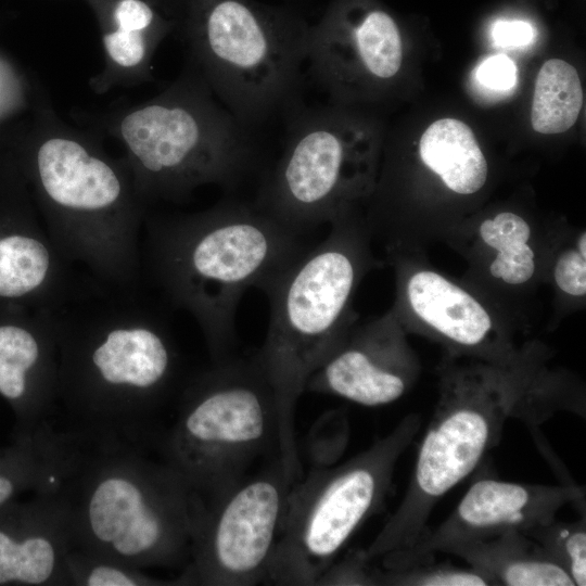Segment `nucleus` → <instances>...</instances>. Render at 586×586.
<instances>
[{
	"mask_svg": "<svg viewBox=\"0 0 586 586\" xmlns=\"http://www.w3.org/2000/svg\"><path fill=\"white\" fill-rule=\"evenodd\" d=\"M37 437L72 549L145 571L187 565L201 499L158 442L46 426Z\"/></svg>",
	"mask_w": 586,
	"mask_h": 586,
	"instance_id": "obj_1",
	"label": "nucleus"
},
{
	"mask_svg": "<svg viewBox=\"0 0 586 586\" xmlns=\"http://www.w3.org/2000/svg\"><path fill=\"white\" fill-rule=\"evenodd\" d=\"M142 293L94 284L54 310L58 396L44 425L160 440L161 410L181 390L180 355L164 315Z\"/></svg>",
	"mask_w": 586,
	"mask_h": 586,
	"instance_id": "obj_2",
	"label": "nucleus"
},
{
	"mask_svg": "<svg viewBox=\"0 0 586 586\" xmlns=\"http://www.w3.org/2000/svg\"><path fill=\"white\" fill-rule=\"evenodd\" d=\"M62 256L105 289L143 290L141 237L149 209L123 158L92 130L66 123L48 98L9 152Z\"/></svg>",
	"mask_w": 586,
	"mask_h": 586,
	"instance_id": "obj_3",
	"label": "nucleus"
},
{
	"mask_svg": "<svg viewBox=\"0 0 586 586\" xmlns=\"http://www.w3.org/2000/svg\"><path fill=\"white\" fill-rule=\"evenodd\" d=\"M308 245L253 201L225 199L194 213L149 211L141 237L143 284L198 323L212 361L232 355L235 314L250 288L264 291Z\"/></svg>",
	"mask_w": 586,
	"mask_h": 586,
	"instance_id": "obj_4",
	"label": "nucleus"
},
{
	"mask_svg": "<svg viewBox=\"0 0 586 586\" xmlns=\"http://www.w3.org/2000/svg\"><path fill=\"white\" fill-rule=\"evenodd\" d=\"M73 116L120 144V157L148 209L160 202L183 201L202 186L233 189L256 163L250 129L189 63L145 101L103 111L75 110Z\"/></svg>",
	"mask_w": 586,
	"mask_h": 586,
	"instance_id": "obj_5",
	"label": "nucleus"
},
{
	"mask_svg": "<svg viewBox=\"0 0 586 586\" xmlns=\"http://www.w3.org/2000/svg\"><path fill=\"white\" fill-rule=\"evenodd\" d=\"M524 380L485 368L447 375L405 496L362 549L368 561L407 550L420 538L434 507L499 443L508 420L517 418L536 434L559 408H566L549 394L526 390Z\"/></svg>",
	"mask_w": 586,
	"mask_h": 586,
	"instance_id": "obj_6",
	"label": "nucleus"
},
{
	"mask_svg": "<svg viewBox=\"0 0 586 586\" xmlns=\"http://www.w3.org/2000/svg\"><path fill=\"white\" fill-rule=\"evenodd\" d=\"M310 25L256 0H186L175 33L187 63L250 129L301 104Z\"/></svg>",
	"mask_w": 586,
	"mask_h": 586,
	"instance_id": "obj_7",
	"label": "nucleus"
},
{
	"mask_svg": "<svg viewBox=\"0 0 586 586\" xmlns=\"http://www.w3.org/2000/svg\"><path fill=\"white\" fill-rule=\"evenodd\" d=\"M330 235L308 246L264 292L270 318L255 354L276 398L278 456L289 475L301 477L295 411L309 377L339 345L357 277V255L340 218Z\"/></svg>",
	"mask_w": 586,
	"mask_h": 586,
	"instance_id": "obj_8",
	"label": "nucleus"
},
{
	"mask_svg": "<svg viewBox=\"0 0 586 586\" xmlns=\"http://www.w3.org/2000/svg\"><path fill=\"white\" fill-rule=\"evenodd\" d=\"M177 399L160 447L202 500L238 483L272 447L278 451L276 398L255 354L212 361Z\"/></svg>",
	"mask_w": 586,
	"mask_h": 586,
	"instance_id": "obj_9",
	"label": "nucleus"
},
{
	"mask_svg": "<svg viewBox=\"0 0 586 586\" xmlns=\"http://www.w3.org/2000/svg\"><path fill=\"white\" fill-rule=\"evenodd\" d=\"M421 416H405L385 436L339 464L311 467L292 484L265 583L317 585L390 491Z\"/></svg>",
	"mask_w": 586,
	"mask_h": 586,
	"instance_id": "obj_10",
	"label": "nucleus"
},
{
	"mask_svg": "<svg viewBox=\"0 0 586 586\" xmlns=\"http://www.w3.org/2000/svg\"><path fill=\"white\" fill-rule=\"evenodd\" d=\"M288 117L282 152L253 202L305 237L340 216L343 202L365 182L373 142L365 127L331 107L300 104Z\"/></svg>",
	"mask_w": 586,
	"mask_h": 586,
	"instance_id": "obj_11",
	"label": "nucleus"
},
{
	"mask_svg": "<svg viewBox=\"0 0 586 586\" xmlns=\"http://www.w3.org/2000/svg\"><path fill=\"white\" fill-rule=\"evenodd\" d=\"M293 480L279 456L224 493L202 500L191 555L178 585L265 582Z\"/></svg>",
	"mask_w": 586,
	"mask_h": 586,
	"instance_id": "obj_12",
	"label": "nucleus"
},
{
	"mask_svg": "<svg viewBox=\"0 0 586 586\" xmlns=\"http://www.w3.org/2000/svg\"><path fill=\"white\" fill-rule=\"evenodd\" d=\"M91 283L50 239L9 155L0 173V305L58 309Z\"/></svg>",
	"mask_w": 586,
	"mask_h": 586,
	"instance_id": "obj_13",
	"label": "nucleus"
},
{
	"mask_svg": "<svg viewBox=\"0 0 586 586\" xmlns=\"http://www.w3.org/2000/svg\"><path fill=\"white\" fill-rule=\"evenodd\" d=\"M585 487L527 484L484 477L466 492L453 512L434 530H426L407 550L383 558V570H396L446 552L450 547L527 528L557 517L569 504L584 501Z\"/></svg>",
	"mask_w": 586,
	"mask_h": 586,
	"instance_id": "obj_14",
	"label": "nucleus"
},
{
	"mask_svg": "<svg viewBox=\"0 0 586 586\" xmlns=\"http://www.w3.org/2000/svg\"><path fill=\"white\" fill-rule=\"evenodd\" d=\"M55 309L0 305V396L14 418L13 436L30 435L58 396Z\"/></svg>",
	"mask_w": 586,
	"mask_h": 586,
	"instance_id": "obj_15",
	"label": "nucleus"
},
{
	"mask_svg": "<svg viewBox=\"0 0 586 586\" xmlns=\"http://www.w3.org/2000/svg\"><path fill=\"white\" fill-rule=\"evenodd\" d=\"M403 63V42L393 17L379 9L336 3L310 25L306 65L313 80L339 94L355 68L390 80Z\"/></svg>",
	"mask_w": 586,
	"mask_h": 586,
	"instance_id": "obj_16",
	"label": "nucleus"
},
{
	"mask_svg": "<svg viewBox=\"0 0 586 586\" xmlns=\"http://www.w3.org/2000/svg\"><path fill=\"white\" fill-rule=\"evenodd\" d=\"M73 548L65 512L51 493L0 508V586H71Z\"/></svg>",
	"mask_w": 586,
	"mask_h": 586,
	"instance_id": "obj_17",
	"label": "nucleus"
},
{
	"mask_svg": "<svg viewBox=\"0 0 586 586\" xmlns=\"http://www.w3.org/2000/svg\"><path fill=\"white\" fill-rule=\"evenodd\" d=\"M409 382L410 366L406 354L381 326L353 340L344 336L309 377L305 391L378 407L399 399Z\"/></svg>",
	"mask_w": 586,
	"mask_h": 586,
	"instance_id": "obj_18",
	"label": "nucleus"
},
{
	"mask_svg": "<svg viewBox=\"0 0 586 586\" xmlns=\"http://www.w3.org/2000/svg\"><path fill=\"white\" fill-rule=\"evenodd\" d=\"M94 15L104 52L102 69L89 79L104 94L154 80L152 60L176 22L148 0H84Z\"/></svg>",
	"mask_w": 586,
	"mask_h": 586,
	"instance_id": "obj_19",
	"label": "nucleus"
},
{
	"mask_svg": "<svg viewBox=\"0 0 586 586\" xmlns=\"http://www.w3.org/2000/svg\"><path fill=\"white\" fill-rule=\"evenodd\" d=\"M445 553L462 559L489 585L575 586L570 575L520 531L458 544Z\"/></svg>",
	"mask_w": 586,
	"mask_h": 586,
	"instance_id": "obj_20",
	"label": "nucleus"
},
{
	"mask_svg": "<svg viewBox=\"0 0 586 586\" xmlns=\"http://www.w3.org/2000/svg\"><path fill=\"white\" fill-rule=\"evenodd\" d=\"M412 311L456 345L481 347L493 323L487 310L470 293L437 272L421 270L406 285Z\"/></svg>",
	"mask_w": 586,
	"mask_h": 586,
	"instance_id": "obj_21",
	"label": "nucleus"
},
{
	"mask_svg": "<svg viewBox=\"0 0 586 586\" xmlns=\"http://www.w3.org/2000/svg\"><path fill=\"white\" fill-rule=\"evenodd\" d=\"M420 156L448 189L477 192L487 178V163L471 128L456 118H442L423 132Z\"/></svg>",
	"mask_w": 586,
	"mask_h": 586,
	"instance_id": "obj_22",
	"label": "nucleus"
},
{
	"mask_svg": "<svg viewBox=\"0 0 586 586\" xmlns=\"http://www.w3.org/2000/svg\"><path fill=\"white\" fill-rule=\"evenodd\" d=\"M583 105V91L575 67L550 59L540 67L534 89L531 123L535 131L552 135L571 128Z\"/></svg>",
	"mask_w": 586,
	"mask_h": 586,
	"instance_id": "obj_23",
	"label": "nucleus"
},
{
	"mask_svg": "<svg viewBox=\"0 0 586 586\" xmlns=\"http://www.w3.org/2000/svg\"><path fill=\"white\" fill-rule=\"evenodd\" d=\"M485 244L497 251L489 266L491 275L508 284H522L535 271V255L527 244L531 237L528 224L510 212L485 219L479 229Z\"/></svg>",
	"mask_w": 586,
	"mask_h": 586,
	"instance_id": "obj_24",
	"label": "nucleus"
},
{
	"mask_svg": "<svg viewBox=\"0 0 586 586\" xmlns=\"http://www.w3.org/2000/svg\"><path fill=\"white\" fill-rule=\"evenodd\" d=\"M44 475V459L33 435L12 436L0 447V508L40 492Z\"/></svg>",
	"mask_w": 586,
	"mask_h": 586,
	"instance_id": "obj_25",
	"label": "nucleus"
},
{
	"mask_svg": "<svg viewBox=\"0 0 586 586\" xmlns=\"http://www.w3.org/2000/svg\"><path fill=\"white\" fill-rule=\"evenodd\" d=\"M535 540L572 578L586 585V520L560 521L556 518L523 532Z\"/></svg>",
	"mask_w": 586,
	"mask_h": 586,
	"instance_id": "obj_26",
	"label": "nucleus"
},
{
	"mask_svg": "<svg viewBox=\"0 0 586 586\" xmlns=\"http://www.w3.org/2000/svg\"><path fill=\"white\" fill-rule=\"evenodd\" d=\"M71 586H157L178 585L177 579H164L145 570L99 558L77 549L66 557Z\"/></svg>",
	"mask_w": 586,
	"mask_h": 586,
	"instance_id": "obj_27",
	"label": "nucleus"
},
{
	"mask_svg": "<svg viewBox=\"0 0 586 586\" xmlns=\"http://www.w3.org/2000/svg\"><path fill=\"white\" fill-rule=\"evenodd\" d=\"M378 585L397 586H488L475 570L436 562L434 557L419 560L402 569L375 568Z\"/></svg>",
	"mask_w": 586,
	"mask_h": 586,
	"instance_id": "obj_28",
	"label": "nucleus"
},
{
	"mask_svg": "<svg viewBox=\"0 0 586 586\" xmlns=\"http://www.w3.org/2000/svg\"><path fill=\"white\" fill-rule=\"evenodd\" d=\"M349 424L339 410L328 412L315 424L309 441L311 467L334 464L347 446Z\"/></svg>",
	"mask_w": 586,
	"mask_h": 586,
	"instance_id": "obj_29",
	"label": "nucleus"
},
{
	"mask_svg": "<svg viewBox=\"0 0 586 586\" xmlns=\"http://www.w3.org/2000/svg\"><path fill=\"white\" fill-rule=\"evenodd\" d=\"M364 550L354 551L341 561L333 562L317 584L322 585H378L375 569L371 568Z\"/></svg>",
	"mask_w": 586,
	"mask_h": 586,
	"instance_id": "obj_30",
	"label": "nucleus"
},
{
	"mask_svg": "<svg viewBox=\"0 0 586 586\" xmlns=\"http://www.w3.org/2000/svg\"><path fill=\"white\" fill-rule=\"evenodd\" d=\"M474 74L479 86L489 92L505 93L517 84V66L506 54L486 58L475 68Z\"/></svg>",
	"mask_w": 586,
	"mask_h": 586,
	"instance_id": "obj_31",
	"label": "nucleus"
},
{
	"mask_svg": "<svg viewBox=\"0 0 586 586\" xmlns=\"http://www.w3.org/2000/svg\"><path fill=\"white\" fill-rule=\"evenodd\" d=\"M557 285L565 293L582 296L586 293V256L578 251L563 252L555 267Z\"/></svg>",
	"mask_w": 586,
	"mask_h": 586,
	"instance_id": "obj_32",
	"label": "nucleus"
},
{
	"mask_svg": "<svg viewBox=\"0 0 586 586\" xmlns=\"http://www.w3.org/2000/svg\"><path fill=\"white\" fill-rule=\"evenodd\" d=\"M494 43L504 48H519L532 43L535 29L531 23L521 20H498L492 28Z\"/></svg>",
	"mask_w": 586,
	"mask_h": 586,
	"instance_id": "obj_33",
	"label": "nucleus"
},
{
	"mask_svg": "<svg viewBox=\"0 0 586 586\" xmlns=\"http://www.w3.org/2000/svg\"><path fill=\"white\" fill-rule=\"evenodd\" d=\"M165 15L170 17L177 23L181 16L186 0H148Z\"/></svg>",
	"mask_w": 586,
	"mask_h": 586,
	"instance_id": "obj_34",
	"label": "nucleus"
},
{
	"mask_svg": "<svg viewBox=\"0 0 586 586\" xmlns=\"http://www.w3.org/2000/svg\"><path fill=\"white\" fill-rule=\"evenodd\" d=\"M577 251L583 255L586 256V233L584 232L581 234L578 242H577Z\"/></svg>",
	"mask_w": 586,
	"mask_h": 586,
	"instance_id": "obj_35",
	"label": "nucleus"
},
{
	"mask_svg": "<svg viewBox=\"0 0 586 586\" xmlns=\"http://www.w3.org/2000/svg\"><path fill=\"white\" fill-rule=\"evenodd\" d=\"M7 161H8V154L0 153V173L4 168V165L7 164Z\"/></svg>",
	"mask_w": 586,
	"mask_h": 586,
	"instance_id": "obj_36",
	"label": "nucleus"
}]
</instances>
